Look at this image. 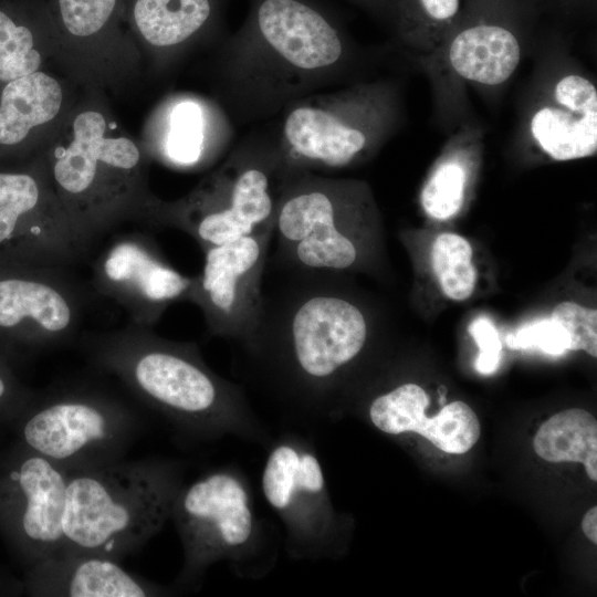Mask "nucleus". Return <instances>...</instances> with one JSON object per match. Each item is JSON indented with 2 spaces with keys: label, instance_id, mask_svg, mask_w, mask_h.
Masks as SVG:
<instances>
[{
  "label": "nucleus",
  "instance_id": "obj_1",
  "mask_svg": "<svg viewBox=\"0 0 597 597\" xmlns=\"http://www.w3.org/2000/svg\"><path fill=\"white\" fill-rule=\"evenodd\" d=\"M264 295L260 322L243 343L268 383L286 399L327 413L371 325L337 274L290 273Z\"/></svg>",
  "mask_w": 597,
  "mask_h": 597
},
{
  "label": "nucleus",
  "instance_id": "obj_2",
  "mask_svg": "<svg viewBox=\"0 0 597 597\" xmlns=\"http://www.w3.org/2000/svg\"><path fill=\"white\" fill-rule=\"evenodd\" d=\"M75 344L94 367L117 378L188 436L211 439L256 432L242 391L205 363L195 343L171 341L154 328L128 323L84 331Z\"/></svg>",
  "mask_w": 597,
  "mask_h": 597
},
{
  "label": "nucleus",
  "instance_id": "obj_3",
  "mask_svg": "<svg viewBox=\"0 0 597 597\" xmlns=\"http://www.w3.org/2000/svg\"><path fill=\"white\" fill-rule=\"evenodd\" d=\"M230 48L234 114L245 119L317 92L346 56L339 29L308 0H254Z\"/></svg>",
  "mask_w": 597,
  "mask_h": 597
},
{
  "label": "nucleus",
  "instance_id": "obj_4",
  "mask_svg": "<svg viewBox=\"0 0 597 597\" xmlns=\"http://www.w3.org/2000/svg\"><path fill=\"white\" fill-rule=\"evenodd\" d=\"M181 485V468L168 460L123 459L69 472L62 516L64 549L121 561L161 530Z\"/></svg>",
  "mask_w": 597,
  "mask_h": 597
},
{
  "label": "nucleus",
  "instance_id": "obj_5",
  "mask_svg": "<svg viewBox=\"0 0 597 597\" xmlns=\"http://www.w3.org/2000/svg\"><path fill=\"white\" fill-rule=\"evenodd\" d=\"M375 210L362 182L287 172L279 198L273 262L289 273L339 274L373 248Z\"/></svg>",
  "mask_w": 597,
  "mask_h": 597
},
{
  "label": "nucleus",
  "instance_id": "obj_6",
  "mask_svg": "<svg viewBox=\"0 0 597 597\" xmlns=\"http://www.w3.org/2000/svg\"><path fill=\"white\" fill-rule=\"evenodd\" d=\"M286 175L274 143L240 146L193 193L159 205L155 226L185 231L201 250L272 230Z\"/></svg>",
  "mask_w": 597,
  "mask_h": 597
},
{
  "label": "nucleus",
  "instance_id": "obj_7",
  "mask_svg": "<svg viewBox=\"0 0 597 597\" xmlns=\"http://www.w3.org/2000/svg\"><path fill=\"white\" fill-rule=\"evenodd\" d=\"M389 92L380 85L314 92L284 108L274 143L286 172L327 171L353 165L384 137Z\"/></svg>",
  "mask_w": 597,
  "mask_h": 597
},
{
  "label": "nucleus",
  "instance_id": "obj_8",
  "mask_svg": "<svg viewBox=\"0 0 597 597\" xmlns=\"http://www.w3.org/2000/svg\"><path fill=\"white\" fill-rule=\"evenodd\" d=\"M137 425L121 400L75 386L39 392L12 429L25 447L75 472L123 460Z\"/></svg>",
  "mask_w": 597,
  "mask_h": 597
},
{
  "label": "nucleus",
  "instance_id": "obj_9",
  "mask_svg": "<svg viewBox=\"0 0 597 597\" xmlns=\"http://www.w3.org/2000/svg\"><path fill=\"white\" fill-rule=\"evenodd\" d=\"M75 269L0 263V354L12 363L76 343L93 296Z\"/></svg>",
  "mask_w": 597,
  "mask_h": 597
},
{
  "label": "nucleus",
  "instance_id": "obj_10",
  "mask_svg": "<svg viewBox=\"0 0 597 597\" xmlns=\"http://www.w3.org/2000/svg\"><path fill=\"white\" fill-rule=\"evenodd\" d=\"M174 520L184 547L179 585H192L218 561L248 562L260 544L245 481L232 469L212 471L181 485L174 501Z\"/></svg>",
  "mask_w": 597,
  "mask_h": 597
},
{
  "label": "nucleus",
  "instance_id": "obj_11",
  "mask_svg": "<svg viewBox=\"0 0 597 597\" xmlns=\"http://www.w3.org/2000/svg\"><path fill=\"white\" fill-rule=\"evenodd\" d=\"M69 471L17 439L0 450V535L27 568L65 548Z\"/></svg>",
  "mask_w": 597,
  "mask_h": 597
},
{
  "label": "nucleus",
  "instance_id": "obj_12",
  "mask_svg": "<svg viewBox=\"0 0 597 597\" xmlns=\"http://www.w3.org/2000/svg\"><path fill=\"white\" fill-rule=\"evenodd\" d=\"M85 265L94 293L117 303L130 324L154 328L171 304L188 300L192 277L174 269L143 231L106 235Z\"/></svg>",
  "mask_w": 597,
  "mask_h": 597
},
{
  "label": "nucleus",
  "instance_id": "obj_13",
  "mask_svg": "<svg viewBox=\"0 0 597 597\" xmlns=\"http://www.w3.org/2000/svg\"><path fill=\"white\" fill-rule=\"evenodd\" d=\"M272 238L273 229L202 250L203 269L192 276L187 301L200 308L211 335L243 344L254 333Z\"/></svg>",
  "mask_w": 597,
  "mask_h": 597
},
{
  "label": "nucleus",
  "instance_id": "obj_14",
  "mask_svg": "<svg viewBox=\"0 0 597 597\" xmlns=\"http://www.w3.org/2000/svg\"><path fill=\"white\" fill-rule=\"evenodd\" d=\"M30 172L0 171V263L75 269L90 248Z\"/></svg>",
  "mask_w": 597,
  "mask_h": 597
},
{
  "label": "nucleus",
  "instance_id": "obj_15",
  "mask_svg": "<svg viewBox=\"0 0 597 597\" xmlns=\"http://www.w3.org/2000/svg\"><path fill=\"white\" fill-rule=\"evenodd\" d=\"M261 489L284 523L292 551L301 557L326 556L335 519L315 452L294 438L275 443L263 468Z\"/></svg>",
  "mask_w": 597,
  "mask_h": 597
},
{
  "label": "nucleus",
  "instance_id": "obj_16",
  "mask_svg": "<svg viewBox=\"0 0 597 597\" xmlns=\"http://www.w3.org/2000/svg\"><path fill=\"white\" fill-rule=\"evenodd\" d=\"M23 591L38 597H149L165 590L125 569L118 559L63 549L25 569Z\"/></svg>",
  "mask_w": 597,
  "mask_h": 597
},
{
  "label": "nucleus",
  "instance_id": "obj_17",
  "mask_svg": "<svg viewBox=\"0 0 597 597\" xmlns=\"http://www.w3.org/2000/svg\"><path fill=\"white\" fill-rule=\"evenodd\" d=\"M428 405L426 391L407 383L374 398L368 413L380 431L389 434L416 432L447 453H465L478 442L480 422L469 405L453 401L432 418L426 415Z\"/></svg>",
  "mask_w": 597,
  "mask_h": 597
},
{
  "label": "nucleus",
  "instance_id": "obj_18",
  "mask_svg": "<svg viewBox=\"0 0 597 597\" xmlns=\"http://www.w3.org/2000/svg\"><path fill=\"white\" fill-rule=\"evenodd\" d=\"M530 130L540 148L554 160L589 157L597 150V90L578 74L559 78L551 103L532 115Z\"/></svg>",
  "mask_w": 597,
  "mask_h": 597
},
{
  "label": "nucleus",
  "instance_id": "obj_19",
  "mask_svg": "<svg viewBox=\"0 0 597 597\" xmlns=\"http://www.w3.org/2000/svg\"><path fill=\"white\" fill-rule=\"evenodd\" d=\"M106 123L95 111L83 112L74 121V138L52 164L55 196L65 211L88 187L100 161L138 168L140 154L128 138H106Z\"/></svg>",
  "mask_w": 597,
  "mask_h": 597
},
{
  "label": "nucleus",
  "instance_id": "obj_20",
  "mask_svg": "<svg viewBox=\"0 0 597 597\" xmlns=\"http://www.w3.org/2000/svg\"><path fill=\"white\" fill-rule=\"evenodd\" d=\"M449 62L462 78L484 85L507 81L521 61L516 36L499 24L480 23L459 32L449 46Z\"/></svg>",
  "mask_w": 597,
  "mask_h": 597
},
{
  "label": "nucleus",
  "instance_id": "obj_21",
  "mask_svg": "<svg viewBox=\"0 0 597 597\" xmlns=\"http://www.w3.org/2000/svg\"><path fill=\"white\" fill-rule=\"evenodd\" d=\"M62 103L60 84L43 72L10 81L0 104V144L15 145L34 126L51 121Z\"/></svg>",
  "mask_w": 597,
  "mask_h": 597
},
{
  "label": "nucleus",
  "instance_id": "obj_22",
  "mask_svg": "<svg viewBox=\"0 0 597 597\" xmlns=\"http://www.w3.org/2000/svg\"><path fill=\"white\" fill-rule=\"evenodd\" d=\"M219 0H133L132 19L151 45H178L208 27Z\"/></svg>",
  "mask_w": 597,
  "mask_h": 597
},
{
  "label": "nucleus",
  "instance_id": "obj_23",
  "mask_svg": "<svg viewBox=\"0 0 597 597\" xmlns=\"http://www.w3.org/2000/svg\"><path fill=\"white\" fill-rule=\"evenodd\" d=\"M538 457L552 463H583L597 481V421L588 411L570 408L542 423L533 439Z\"/></svg>",
  "mask_w": 597,
  "mask_h": 597
},
{
  "label": "nucleus",
  "instance_id": "obj_24",
  "mask_svg": "<svg viewBox=\"0 0 597 597\" xmlns=\"http://www.w3.org/2000/svg\"><path fill=\"white\" fill-rule=\"evenodd\" d=\"M472 248L467 239L455 233H441L431 248L433 273L443 294L453 301L471 296L476 282L472 264Z\"/></svg>",
  "mask_w": 597,
  "mask_h": 597
},
{
  "label": "nucleus",
  "instance_id": "obj_25",
  "mask_svg": "<svg viewBox=\"0 0 597 597\" xmlns=\"http://www.w3.org/2000/svg\"><path fill=\"white\" fill-rule=\"evenodd\" d=\"M14 11L0 6V80L6 82L36 72L41 63L32 29L19 22Z\"/></svg>",
  "mask_w": 597,
  "mask_h": 597
},
{
  "label": "nucleus",
  "instance_id": "obj_26",
  "mask_svg": "<svg viewBox=\"0 0 597 597\" xmlns=\"http://www.w3.org/2000/svg\"><path fill=\"white\" fill-rule=\"evenodd\" d=\"M468 172L457 158L441 163L421 191V206L437 220H447L462 208Z\"/></svg>",
  "mask_w": 597,
  "mask_h": 597
},
{
  "label": "nucleus",
  "instance_id": "obj_27",
  "mask_svg": "<svg viewBox=\"0 0 597 597\" xmlns=\"http://www.w3.org/2000/svg\"><path fill=\"white\" fill-rule=\"evenodd\" d=\"M202 114L193 102H182L171 113L167 154L179 165L191 166L202 154Z\"/></svg>",
  "mask_w": 597,
  "mask_h": 597
},
{
  "label": "nucleus",
  "instance_id": "obj_28",
  "mask_svg": "<svg viewBox=\"0 0 597 597\" xmlns=\"http://www.w3.org/2000/svg\"><path fill=\"white\" fill-rule=\"evenodd\" d=\"M62 27L72 35L87 38L101 32L117 13L121 0H54Z\"/></svg>",
  "mask_w": 597,
  "mask_h": 597
},
{
  "label": "nucleus",
  "instance_id": "obj_29",
  "mask_svg": "<svg viewBox=\"0 0 597 597\" xmlns=\"http://www.w3.org/2000/svg\"><path fill=\"white\" fill-rule=\"evenodd\" d=\"M551 318L557 322L569 338V350H584L597 356V310L574 302L555 306Z\"/></svg>",
  "mask_w": 597,
  "mask_h": 597
},
{
  "label": "nucleus",
  "instance_id": "obj_30",
  "mask_svg": "<svg viewBox=\"0 0 597 597\" xmlns=\"http://www.w3.org/2000/svg\"><path fill=\"white\" fill-rule=\"evenodd\" d=\"M511 349H540L558 356L569 350V338L565 329L553 318H543L520 327L506 336Z\"/></svg>",
  "mask_w": 597,
  "mask_h": 597
},
{
  "label": "nucleus",
  "instance_id": "obj_31",
  "mask_svg": "<svg viewBox=\"0 0 597 597\" xmlns=\"http://www.w3.org/2000/svg\"><path fill=\"white\" fill-rule=\"evenodd\" d=\"M39 391L15 374L13 363L0 354V430L11 427L36 398Z\"/></svg>",
  "mask_w": 597,
  "mask_h": 597
},
{
  "label": "nucleus",
  "instance_id": "obj_32",
  "mask_svg": "<svg viewBox=\"0 0 597 597\" xmlns=\"http://www.w3.org/2000/svg\"><path fill=\"white\" fill-rule=\"evenodd\" d=\"M469 333L479 347L475 368L482 375L493 374L501 362L502 344L493 322L486 316L475 317L469 325Z\"/></svg>",
  "mask_w": 597,
  "mask_h": 597
},
{
  "label": "nucleus",
  "instance_id": "obj_33",
  "mask_svg": "<svg viewBox=\"0 0 597 597\" xmlns=\"http://www.w3.org/2000/svg\"><path fill=\"white\" fill-rule=\"evenodd\" d=\"M426 14L436 21L451 20L459 11L460 0H418Z\"/></svg>",
  "mask_w": 597,
  "mask_h": 597
},
{
  "label": "nucleus",
  "instance_id": "obj_34",
  "mask_svg": "<svg viewBox=\"0 0 597 597\" xmlns=\"http://www.w3.org/2000/svg\"><path fill=\"white\" fill-rule=\"evenodd\" d=\"M582 528L587 538L597 544V506L589 509L583 517Z\"/></svg>",
  "mask_w": 597,
  "mask_h": 597
},
{
  "label": "nucleus",
  "instance_id": "obj_35",
  "mask_svg": "<svg viewBox=\"0 0 597 597\" xmlns=\"http://www.w3.org/2000/svg\"><path fill=\"white\" fill-rule=\"evenodd\" d=\"M18 591H23L22 582H17L0 572V596L12 595Z\"/></svg>",
  "mask_w": 597,
  "mask_h": 597
}]
</instances>
